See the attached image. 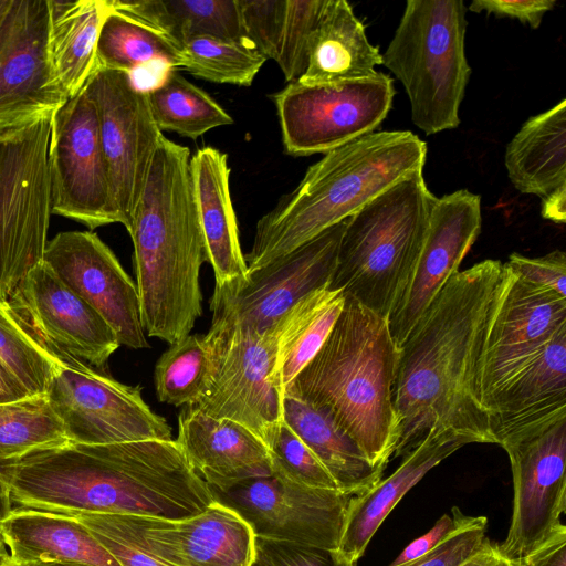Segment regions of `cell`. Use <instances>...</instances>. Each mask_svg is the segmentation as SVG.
I'll return each instance as SVG.
<instances>
[{"label": "cell", "mask_w": 566, "mask_h": 566, "mask_svg": "<svg viewBox=\"0 0 566 566\" xmlns=\"http://www.w3.org/2000/svg\"><path fill=\"white\" fill-rule=\"evenodd\" d=\"M509 274L505 263L491 259L455 272L399 347L394 457H407L430 437L494 443L482 402L481 367Z\"/></svg>", "instance_id": "6da1fadb"}, {"label": "cell", "mask_w": 566, "mask_h": 566, "mask_svg": "<svg viewBox=\"0 0 566 566\" xmlns=\"http://www.w3.org/2000/svg\"><path fill=\"white\" fill-rule=\"evenodd\" d=\"M190 160L188 147L161 137L127 230L145 333L168 344L189 335L202 314L207 253Z\"/></svg>", "instance_id": "7a4b0ae2"}, {"label": "cell", "mask_w": 566, "mask_h": 566, "mask_svg": "<svg viewBox=\"0 0 566 566\" xmlns=\"http://www.w3.org/2000/svg\"><path fill=\"white\" fill-rule=\"evenodd\" d=\"M323 346L284 395L328 415L385 470L398 440L392 403L400 348L388 319L349 295Z\"/></svg>", "instance_id": "3957f363"}, {"label": "cell", "mask_w": 566, "mask_h": 566, "mask_svg": "<svg viewBox=\"0 0 566 566\" xmlns=\"http://www.w3.org/2000/svg\"><path fill=\"white\" fill-rule=\"evenodd\" d=\"M427 145L409 130L365 135L324 154L256 223L248 272L308 242L401 179L423 171Z\"/></svg>", "instance_id": "277c9868"}, {"label": "cell", "mask_w": 566, "mask_h": 566, "mask_svg": "<svg viewBox=\"0 0 566 566\" xmlns=\"http://www.w3.org/2000/svg\"><path fill=\"white\" fill-rule=\"evenodd\" d=\"M436 199L418 171L350 216L328 287L388 319L412 272Z\"/></svg>", "instance_id": "5b68a950"}, {"label": "cell", "mask_w": 566, "mask_h": 566, "mask_svg": "<svg viewBox=\"0 0 566 566\" xmlns=\"http://www.w3.org/2000/svg\"><path fill=\"white\" fill-rule=\"evenodd\" d=\"M467 11L462 0H408L381 54L405 87L413 124L426 135L460 124L471 75L464 50Z\"/></svg>", "instance_id": "8992f818"}, {"label": "cell", "mask_w": 566, "mask_h": 566, "mask_svg": "<svg viewBox=\"0 0 566 566\" xmlns=\"http://www.w3.org/2000/svg\"><path fill=\"white\" fill-rule=\"evenodd\" d=\"M51 118L0 136V301L42 262L52 214Z\"/></svg>", "instance_id": "52a82bcc"}, {"label": "cell", "mask_w": 566, "mask_h": 566, "mask_svg": "<svg viewBox=\"0 0 566 566\" xmlns=\"http://www.w3.org/2000/svg\"><path fill=\"white\" fill-rule=\"evenodd\" d=\"M395 87L382 72L326 85L289 83L274 93L282 142L291 156L326 154L374 133L388 115Z\"/></svg>", "instance_id": "ba28073f"}, {"label": "cell", "mask_w": 566, "mask_h": 566, "mask_svg": "<svg viewBox=\"0 0 566 566\" xmlns=\"http://www.w3.org/2000/svg\"><path fill=\"white\" fill-rule=\"evenodd\" d=\"M45 396L72 443L172 439L170 426L145 402L140 386L122 384L66 354L61 353Z\"/></svg>", "instance_id": "9c48e42d"}, {"label": "cell", "mask_w": 566, "mask_h": 566, "mask_svg": "<svg viewBox=\"0 0 566 566\" xmlns=\"http://www.w3.org/2000/svg\"><path fill=\"white\" fill-rule=\"evenodd\" d=\"M213 359L212 385L192 406L235 421L270 447L283 421V391L275 375L276 326L263 333L210 326L205 335Z\"/></svg>", "instance_id": "30bf717a"}, {"label": "cell", "mask_w": 566, "mask_h": 566, "mask_svg": "<svg viewBox=\"0 0 566 566\" xmlns=\"http://www.w3.org/2000/svg\"><path fill=\"white\" fill-rule=\"evenodd\" d=\"M83 91L94 104L116 222L129 229L163 132L147 91L130 73L95 69Z\"/></svg>", "instance_id": "8fae6325"}, {"label": "cell", "mask_w": 566, "mask_h": 566, "mask_svg": "<svg viewBox=\"0 0 566 566\" xmlns=\"http://www.w3.org/2000/svg\"><path fill=\"white\" fill-rule=\"evenodd\" d=\"M347 219L247 276L214 286L211 326L263 333L300 300L329 285Z\"/></svg>", "instance_id": "7c38bea8"}, {"label": "cell", "mask_w": 566, "mask_h": 566, "mask_svg": "<svg viewBox=\"0 0 566 566\" xmlns=\"http://www.w3.org/2000/svg\"><path fill=\"white\" fill-rule=\"evenodd\" d=\"M513 476L510 528L502 554L518 560L566 532V415L537 423L501 444Z\"/></svg>", "instance_id": "4fadbf2b"}, {"label": "cell", "mask_w": 566, "mask_h": 566, "mask_svg": "<svg viewBox=\"0 0 566 566\" xmlns=\"http://www.w3.org/2000/svg\"><path fill=\"white\" fill-rule=\"evenodd\" d=\"M74 516L90 531L113 535L168 566H251L255 556L250 526L217 501L180 520L129 514Z\"/></svg>", "instance_id": "5bb4252c"}, {"label": "cell", "mask_w": 566, "mask_h": 566, "mask_svg": "<svg viewBox=\"0 0 566 566\" xmlns=\"http://www.w3.org/2000/svg\"><path fill=\"white\" fill-rule=\"evenodd\" d=\"M214 500L234 511L254 537L336 551L352 495L316 489L279 474L209 488Z\"/></svg>", "instance_id": "9a60e30c"}, {"label": "cell", "mask_w": 566, "mask_h": 566, "mask_svg": "<svg viewBox=\"0 0 566 566\" xmlns=\"http://www.w3.org/2000/svg\"><path fill=\"white\" fill-rule=\"evenodd\" d=\"M48 164L52 213L90 230L117 223L96 111L83 88L51 118Z\"/></svg>", "instance_id": "2e32d148"}, {"label": "cell", "mask_w": 566, "mask_h": 566, "mask_svg": "<svg viewBox=\"0 0 566 566\" xmlns=\"http://www.w3.org/2000/svg\"><path fill=\"white\" fill-rule=\"evenodd\" d=\"M48 0H12L0 22V136L53 114L67 101L50 80Z\"/></svg>", "instance_id": "e0dca14e"}, {"label": "cell", "mask_w": 566, "mask_h": 566, "mask_svg": "<svg viewBox=\"0 0 566 566\" xmlns=\"http://www.w3.org/2000/svg\"><path fill=\"white\" fill-rule=\"evenodd\" d=\"M40 342L102 368L120 346L105 319L42 260L4 302Z\"/></svg>", "instance_id": "ac0fdd59"}, {"label": "cell", "mask_w": 566, "mask_h": 566, "mask_svg": "<svg viewBox=\"0 0 566 566\" xmlns=\"http://www.w3.org/2000/svg\"><path fill=\"white\" fill-rule=\"evenodd\" d=\"M42 260L105 319L119 345L149 347L136 283L96 233L60 232L46 242Z\"/></svg>", "instance_id": "d6986e66"}, {"label": "cell", "mask_w": 566, "mask_h": 566, "mask_svg": "<svg viewBox=\"0 0 566 566\" xmlns=\"http://www.w3.org/2000/svg\"><path fill=\"white\" fill-rule=\"evenodd\" d=\"M481 227L479 195L460 189L436 199L412 272L388 318L398 347L443 285L459 271Z\"/></svg>", "instance_id": "ffe728a7"}, {"label": "cell", "mask_w": 566, "mask_h": 566, "mask_svg": "<svg viewBox=\"0 0 566 566\" xmlns=\"http://www.w3.org/2000/svg\"><path fill=\"white\" fill-rule=\"evenodd\" d=\"M509 270L485 340L481 367L483 406L515 367L566 327V297L532 285Z\"/></svg>", "instance_id": "44dd1931"}, {"label": "cell", "mask_w": 566, "mask_h": 566, "mask_svg": "<svg viewBox=\"0 0 566 566\" xmlns=\"http://www.w3.org/2000/svg\"><path fill=\"white\" fill-rule=\"evenodd\" d=\"M494 443L566 415V327L515 367L486 400Z\"/></svg>", "instance_id": "7402d4cb"}, {"label": "cell", "mask_w": 566, "mask_h": 566, "mask_svg": "<svg viewBox=\"0 0 566 566\" xmlns=\"http://www.w3.org/2000/svg\"><path fill=\"white\" fill-rule=\"evenodd\" d=\"M176 442L209 488L224 490L240 481L273 474L266 446L244 426L213 418L196 407L178 416Z\"/></svg>", "instance_id": "603a6c76"}, {"label": "cell", "mask_w": 566, "mask_h": 566, "mask_svg": "<svg viewBox=\"0 0 566 566\" xmlns=\"http://www.w3.org/2000/svg\"><path fill=\"white\" fill-rule=\"evenodd\" d=\"M190 170L207 262L214 273V286L245 277L248 266L230 196L228 155L211 146L202 147L191 156Z\"/></svg>", "instance_id": "cb8c5ba5"}, {"label": "cell", "mask_w": 566, "mask_h": 566, "mask_svg": "<svg viewBox=\"0 0 566 566\" xmlns=\"http://www.w3.org/2000/svg\"><path fill=\"white\" fill-rule=\"evenodd\" d=\"M452 437L427 438L417 449L402 458L401 464L386 479H380L368 490L353 495L345 513L337 556L347 564L356 565L370 539L398 504L426 473L442 460L465 446Z\"/></svg>", "instance_id": "d4e9b609"}, {"label": "cell", "mask_w": 566, "mask_h": 566, "mask_svg": "<svg viewBox=\"0 0 566 566\" xmlns=\"http://www.w3.org/2000/svg\"><path fill=\"white\" fill-rule=\"evenodd\" d=\"M9 557L87 566H120L74 515L18 506L0 523Z\"/></svg>", "instance_id": "484cf974"}, {"label": "cell", "mask_w": 566, "mask_h": 566, "mask_svg": "<svg viewBox=\"0 0 566 566\" xmlns=\"http://www.w3.org/2000/svg\"><path fill=\"white\" fill-rule=\"evenodd\" d=\"M46 59L53 87L77 95L96 69V46L108 0H48Z\"/></svg>", "instance_id": "4316f807"}, {"label": "cell", "mask_w": 566, "mask_h": 566, "mask_svg": "<svg viewBox=\"0 0 566 566\" xmlns=\"http://www.w3.org/2000/svg\"><path fill=\"white\" fill-rule=\"evenodd\" d=\"M382 64L378 46L366 34L365 24L345 0H327L316 29L303 85H326L374 76Z\"/></svg>", "instance_id": "83f0119b"}, {"label": "cell", "mask_w": 566, "mask_h": 566, "mask_svg": "<svg viewBox=\"0 0 566 566\" xmlns=\"http://www.w3.org/2000/svg\"><path fill=\"white\" fill-rule=\"evenodd\" d=\"M507 176L516 190L542 199L566 186V101L530 117L507 144Z\"/></svg>", "instance_id": "f1b7e54d"}, {"label": "cell", "mask_w": 566, "mask_h": 566, "mask_svg": "<svg viewBox=\"0 0 566 566\" xmlns=\"http://www.w3.org/2000/svg\"><path fill=\"white\" fill-rule=\"evenodd\" d=\"M283 420L317 457L339 491L357 495L382 478L384 469L374 465L359 446L318 408L284 395Z\"/></svg>", "instance_id": "f546056e"}, {"label": "cell", "mask_w": 566, "mask_h": 566, "mask_svg": "<svg viewBox=\"0 0 566 566\" xmlns=\"http://www.w3.org/2000/svg\"><path fill=\"white\" fill-rule=\"evenodd\" d=\"M109 3L113 9L160 31L179 48L197 36L249 42L237 0H109Z\"/></svg>", "instance_id": "4dcf8cb0"}, {"label": "cell", "mask_w": 566, "mask_h": 566, "mask_svg": "<svg viewBox=\"0 0 566 566\" xmlns=\"http://www.w3.org/2000/svg\"><path fill=\"white\" fill-rule=\"evenodd\" d=\"M344 301L342 291L322 287L300 300L276 322L275 375L283 395L323 346Z\"/></svg>", "instance_id": "1f68e13d"}, {"label": "cell", "mask_w": 566, "mask_h": 566, "mask_svg": "<svg viewBox=\"0 0 566 566\" xmlns=\"http://www.w3.org/2000/svg\"><path fill=\"white\" fill-rule=\"evenodd\" d=\"M179 59L180 48L164 33L111 6L98 35L96 69L132 74L154 62L179 67Z\"/></svg>", "instance_id": "d6a6232c"}, {"label": "cell", "mask_w": 566, "mask_h": 566, "mask_svg": "<svg viewBox=\"0 0 566 566\" xmlns=\"http://www.w3.org/2000/svg\"><path fill=\"white\" fill-rule=\"evenodd\" d=\"M147 93L153 117L161 132L197 139L213 128L233 124L219 103L175 69Z\"/></svg>", "instance_id": "836d02e7"}, {"label": "cell", "mask_w": 566, "mask_h": 566, "mask_svg": "<svg viewBox=\"0 0 566 566\" xmlns=\"http://www.w3.org/2000/svg\"><path fill=\"white\" fill-rule=\"evenodd\" d=\"M213 379V359L205 335L189 334L158 358L154 370L157 399L175 407L197 406Z\"/></svg>", "instance_id": "e575fe53"}, {"label": "cell", "mask_w": 566, "mask_h": 566, "mask_svg": "<svg viewBox=\"0 0 566 566\" xmlns=\"http://www.w3.org/2000/svg\"><path fill=\"white\" fill-rule=\"evenodd\" d=\"M69 442L45 395L0 403V463Z\"/></svg>", "instance_id": "d590c367"}, {"label": "cell", "mask_w": 566, "mask_h": 566, "mask_svg": "<svg viewBox=\"0 0 566 566\" xmlns=\"http://www.w3.org/2000/svg\"><path fill=\"white\" fill-rule=\"evenodd\" d=\"M265 61L249 42L197 36L180 46L179 67L212 83L250 86Z\"/></svg>", "instance_id": "8d00e7d4"}, {"label": "cell", "mask_w": 566, "mask_h": 566, "mask_svg": "<svg viewBox=\"0 0 566 566\" xmlns=\"http://www.w3.org/2000/svg\"><path fill=\"white\" fill-rule=\"evenodd\" d=\"M61 353H53L0 301V368L31 396L45 395Z\"/></svg>", "instance_id": "74e56055"}, {"label": "cell", "mask_w": 566, "mask_h": 566, "mask_svg": "<svg viewBox=\"0 0 566 566\" xmlns=\"http://www.w3.org/2000/svg\"><path fill=\"white\" fill-rule=\"evenodd\" d=\"M327 0H286L275 62L285 81L297 82L306 71L311 45Z\"/></svg>", "instance_id": "f35d334b"}, {"label": "cell", "mask_w": 566, "mask_h": 566, "mask_svg": "<svg viewBox=\"0 0 566 566\" xmlns=\"http://www.w3.org/2000/svg\"><path fill=\"white\" fill-rule=\"evenodd\" d=\"M268 450L274 474L311 488L339 490L317 457L284 420Z\"/></svg>", "instance_id": "ab89813d"}, {"label": "cell", "mask_w": 566, "mask_h": 566, "mask_svg": "<svg viewBox=\"0 0 566 566\" xmlns=\"http://www.w3.org/2000/svg\"><path fill=\"white\" fill-rule=\"evenodd\" d=\"M248 41L266 60H276L286 0H237Z\"/></svg>", "instance_id": "60d3db41"}, {"label": "cell", "mask_w": 566, "mask_h": 566, "mask_svg": "<svg viewBox=\"0 0 566 566\" xmlns=\"http://www.w3.org/2000/svg\"><path fill=\"white\" fill-rule=\"evenodd\" d=\"M486 525L485 516H475L472 523L459 528L430 553L395 566H460L483 546L488 538Z\"/></svg>", "instance_id": "b9f144b4"}, {"label": "cell", "mask_w": 566, "mask_h": 566, "mask_svg": "<svg viewBox=\"0 0 566 566\" xmlns=\"http://www.w3.org/2000/svg\"><path fill=\"white\" fill-rule=\"evenodd\" d=\"M255 557L266 566H349L335 551L254 537Z\"/></svg>", "instance_id": "7bdbcfd3"}, {"label": "cell", "mask_w": 566, "mask_h": 566, "mask_svg": "<svg viewBox=\"0 0 566 566\" xmlns=\"http://www.w3.org/2000/svg\"><path fill=\"white\" fill-rule=\"evenodd\" d=\"M523 281L566 297V254L554 250L543 256L528 258L516 252L505 263Z\"/></svg>", "instance_id": "ee69618b"}, {"label": "cell", "mask_w": 566, "mask_h": 566, "mask_svg": "<svg viewBox=\"0 0 566 566\" xmlns=\"http://www.w3.org/2000/svg\"><path fill=\"white\" fill-rule=\"evenodd\" d=\"M556 4L555 0H474L468 10L486 12L496 17L516 19L521 23L537 29L544 15Z\"/></svg>", "instance_id": "f6af8a7d"}, {"label": "cell", "mask_w": 566, "mask_h": 566, "mask_svg": "<svg viewBox=\"0 0 566 566\" xmlns=\"http://www.w3.org/2000/svg\"><path fill=\"white\" fill-rule=\"evenodd\" d=\"M451 513L452 516L449 514L442 515L430 531L407 545L390 566L399 565L430 553L454 532L472 523L475 518V516L463 514L457 506L452 507Z\"/></svg>", "instance_id": "bcb514c9"}, {"label": "cell", "mask_w": 566, "mask_h": 566, "mask_svg": "<svg viewBox=\"0 0 566 566\" xmlns=\"http://www.w3.org/2000/svg\"><path fill=\"white\" fill-rule=\"evenodd\" d=\"M516 563L517 566H566V532L556 535Z\"/></svg>", "instance_id": "7dc6e473"}, {"label": "cell", "mask_w": 566, "mask_h": 566, "mask_svg": "<svg viewBox=\"0 0 566 566\" xmlns=\"http://www.w3.org/2000/svg\"><path fill=\"white\" fill-rule=\"evenodd\" d=\"M460 566H517V563L502 554L499 543L486 538L483 546Z\"/></svg>", "instance_id": "c3c4849f"}, {"label": "cell", "mask_w": 566, "mask_h": 566, "mask_svg": "<svg viewBox=\"0 0 566 566\" xmlns=\"http://www.w3.org/2000/svg\"><path fill=\"white\" fill-rule=\"evenodd\" d=\"M543 218L555 223H565L566 221V186L560 187L551 195L542 199Z\"/></svg>", "instance_id": "681fc988"}, {"label": "cell", "mask_w": 566, "mask_h": 566, "mask_svg": "<svg viewBox=\"0 0 566 566\" xmlns=\"http://www.w3.org/2000/svg\"><path fill=\"white\" fill-rule=\"evenodd\" d=\"M30 397L22 386L0 368V403Z\"/></svg>", "instance_id": "f907efd6"}, {"label": "cell", "mask_w": 566, "mask_h": 566, "mask_svg": "<svg viewBox=\"0 0 566 566\" xmlns=\"http://www.w3.org/2000/svg\"><path fill=\"white\" fill-rule=\"evenodd\" d=\"M1 566H87L77 563H65V562H43V560H30V562H18L7 557Z\"/></svg>", "instance_id": "816d5d0a"}, {"label": "cell", "mask_w": 566, "mask_h": 566, "mask_svg": "<svg viewBox=\"0 0 566 566\" xmlns=\"http://www.w3.org/2000/svg\"><path fill=\"white\" fill-rule=\"evenodd\" d=\"M12 510V502L9 496L0 495V523Z\"/></svg>", "instance_id": "f5cc1de1"}, {"label": "cell", "mask_w": 566, "mask_h": 566, "mask_svg": "<svg viewBox=\"0 0 566 566\" xmlns=\"http://www.w3.org/2000/svg\"><path fill=\"white\" fill-rule=\"evenodd\" d=\"M12 0H0V22L4 18L6 13L8 12Z\"/></svg>", "instance_id": "db71d44e"}, {"label": "cell", "mask_w": 566, "mask_h": 566, "mask_svg": "<svg viewBox=\"0 0 566 566\" xmlns=\"http://www.w3.org/2000/svg\"><path fill=\"white\" fill-rule=\"evenodd\" d=\"M8 555H9V553H8L7 546L0 535V566L7 559Z\"/></svg>", "instance_id": "11a10c76"}, {"label": "cell", "mask_w": 566, "mask_h": 566, "mask_svg": "<svg viewBox=\"0 0 566 566\" xmlns=\"http://www.w3.org/2000/svg\"><path fill=\"white\" fill-rule=\"evenodd\" d=\"M0 495L9 496L7 486H6V484H4V482L2 481L1 478H0Z\"/></svg>", "instance_id": "9f6ffc18"}, {"label": "cell", "mask_w": 566, "mask_h": 566, "mask_svg": "<svg viewBox=\"0 0 566 566\" xmlns=\"http://www.w3.org/2000/svg\"><path fill=\"white\" fill-rule=\"evenodd\" d=\"M251 566H266V565L254 556V560L252 562Z\"/></svg>", "instance_id": "6f0895ef"}]
</instances>
